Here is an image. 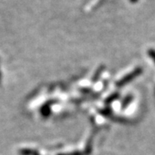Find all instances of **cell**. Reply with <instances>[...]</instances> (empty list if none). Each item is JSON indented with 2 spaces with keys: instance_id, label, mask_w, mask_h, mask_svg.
Returning a JSON list of instances; mask_svg holds the SVG:
<instances>
[{
  "instance_id": "6da1fadb",
  "label": "cell",
  "mask_w": 155,
  "mask_h": 155,
  "mask_svg": "<svg viewBox=\"0 0 155 155\" xmlns=\"http://www.w3.org/2000/svg\"><path fill=\"white\" fill-rule=\"evenodd\" d=\"M141 73H142V68H140V67L135 68L134 71H132L131 72H129V73L127 74L126 76H124L123 78H122L116 84V86H117V87H122L124 84H126L129 83L130 81H132L134 78H135L136 77L140 76Z\"/></svg>"
},
{
  "instance_id": "7a4b0ae2",
  "label": "cell",
  "mask_w": 155,
  "mask_h": 155,
  "mask_svg": "<svg viewBox=\"0 0 155 155\" xmlns=\"http://www.w3.org/2000/svg\"><path fill=\"white\" fill-rule=\"evenodd\" d=\"M132 100H133V96L132 95H127V97L124 98V100L122 101V109H125V108H127V106L132 102Z\"/></svg>"
},
{
  "instance_id": "3957f363",
  "label": "cell",
  "mask_w": 155,
  "mask_h": 155,
  "mask_svg": "<svg viewBox=\"0 0 155 155\" xmlns=\"http://www.w3.org/2000/svg\"><path fill=\"white\" fill-rule=\"evenodd\" d=\"M119 97V94H117V93H115V94L111 95L110 97H108L107 98V101H106V103H112L113 101H115V100H116L117 98Z\"/></svg>"
},
{
  "instance_id": "277c9868",
  "label": "cell",
  "mask_w": 155,
  "mask_h": 155,
  "mask_svg": "<svg viewBox=\"0 0 155 155\" xmlns=\"http://www.w3.org/2000/svg\"><path fill=\"white\" fill-rule=\"evenodd\" d=\"M147 54H148V55H149L150 58L154 61L155 63V50L150 48V49H148V51H147Z\"/></svg>"
},
{
  "instance_id": "5b68a950",
  "label": "cell",
  "mask_w": 155,
  "mask_h": 155,
  "mask_svg": "<svg viewBox=\"0 0 155 155\" xmlns=\"http://www.w3.org/2000/svg\"><path fill=\"white\" fill-rule=\"evenodd\" d=\"M129 1H130L131 3H136V2L139 1V0H129Z\"/></svg>"
}]
</instances>
